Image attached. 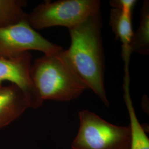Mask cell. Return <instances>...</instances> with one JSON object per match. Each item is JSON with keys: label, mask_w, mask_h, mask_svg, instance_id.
Wrapping results in <instances>:
<instances>
[{"label": "cell", "mask_w": 149, "mask_h": 149, "mask_svg": "<svg viewBox=\"0 0 149 149\" xmlns=\"http://www.w3.org/2000/svg\"><path fill=\"white\" fill-rule=\"evenodd\" d=\"M101 12L69 29L71 44L64 53L87 89L109 106L104 84V62Z\"/></svg>", "instance_id": "cell-1"}, {"label": "cell", "mask_w": 149, "mask_h": 149, "mask_svg": "<svg viewBox=\"0 0 149 149\" xmlns=\"http://www.w3.org/2000/svg\"><path fill=\"white\" fill-rule=\"evenodd\" d=\"M30 74L43 101H70L87 90L65 56L64 49L34 60Z\"/></svg>", "instance_id": "cell-2"}, {"label": "cell", "mask_w": 149, "mask_h": 149, "mask_svg": "<svg viewBox=\"0 0 149 149\" xmlns=\"http://www.w3.org/2000/svg\"><path fill=\"white\" fill-rule=\"evenodd\" d=\"M79 119L71 149H130L129 126L113 124L88 110L80 111Z\"/></svg>", "instance_id": "cell-3"}, {"label": "cell", "mask_w": 149, "mask_h": 149, "mask_svg": "<svg viewBox=\"0 0 149 149\" xmlns=\"http://www.w3.org/2000/svg\"><path fill=\"white\" fill-rule=\"evenodd\" d=\"M98 0L45 1L28 15V22L36 29L63 26L71 29L100 12Z\"/></svg>", "instance_id": "cell-4"}, {"label": "cell", "mask_w": 149, "mask_h": 149, "mask_svg": "<svg viewBox=\"0 0 149 149\" xmlns=\"http://www.w3.org/2000/svg\"><path fill=\"white\" fill-rule=\"evenodd\" d=\"M64 49L49 41L33 29L28 20L0 28V58L12 59L31 50L53 55Z\"/></svg>", "instance_id": "cell-5"}, {"label": "cell", "mask_w": 149, "mask_h": 149, "mask_svg": "<svg viewBox=\"0 0 149 149\" xmlns=\"http://www.w3.org/2000/svg\"><path fill=\"white\" fill-rule=\"evenodd\" d=\"M32 64V54L29 52L15 58H0V87L6 81L16 85L24 93L30 108L37 109L44 101L31 77Z\"/></svg>", "instance_id": "cell-6"}, {"label": "cell", "mask_w": 149, "mask_h": 149, "mask_svg": "<svg viewBox=\"0 0 149 149\" xmlns=\"http://www.w3.org/2000/svg\"><path fill=\"white\" fill-rule=\"evenodd\" d=\"M30 108L26 97L17 86L0 87V130L15 121Z\"/></svg>", "instance_id": "cell-7"}, {"label": "cell", "mask_w": 149, "mask_h": 149, "mask_svg": "<svg viewBox=\"0 0 149 149\" xmlns=\"http://www.w3.org/2000/svg\"><path fill=\"white\" fill-rule=\"evenodd\" d=\"M132 12L113 8L110 14L109 25L116 37L122 43V57L125 64H129L130 49L133 30L132 22Z\"/></svg>", "instance_id": "cell-8"}, {"label": "cell", "mask_w": 149, "mask_h": 149, "mask_svg": "<svg viewBox=\"0 0 149 149\" xmlns=\"http://www.w3.org/2000/svg\"><path fill=\"white\" fill-rule=\"evenodd\" d=\"M130 79H124L123 90L124 99L128 110L130 130V149H149V139L143 126L139 122L134 108L129 91Z\"/></svg>", "instance_id": "cell-9"}, {"label": "cell", "mask_w": 149, "mask_h": 149, "mask_svg": "<svg viewBox=\"0 0 149 149\" xmlns=\"http://www.w3.org/2000/svg\"><path fill=\"white\" fill-rule=\"evenodd\" d=\"M130 49L131 54L143 55L149 54V2L145 1L140 12L139 26L134 32Z\"/></svg>", "instance_id": "cell-10"}, {"label": "cell", "mask_w": 149, "mask_h": 149, "mask_svg": "<svg viewBox=\"0 0 149 149\" xmlns=\"http://www.w3.org/2000/svg\"><path fill=\"white\" fill-rule=\"evenodd\" d=\"M27 5L24 0H0V28L28 20V13L23 10Z\"/></svg>", "instance_id": "cell-11"}, {"label": "cell", "mask_w": 149, "mask_h": 149, "mask_svg": "<svg viewBox=\"0 0 149 149\" xmlns=\"http://www.w3.org/2000/svg\"><path fill=\"white\" fill-rule=\"evenodd\" d=\"M136 1L135 0H112L109 3L113 8H118L122 11L132 12Z\"/></svg>", "instance_id": "cell-12"}]
</instances>
